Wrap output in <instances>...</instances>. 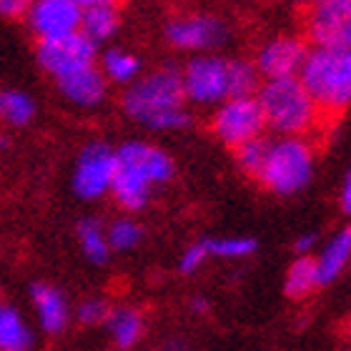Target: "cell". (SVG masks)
<instances>
[{"mask_svg": "<svg viewBox=\"0 0 351 351\" xmlns=\"http://www.w3.org/2000/svg\"><path fill=\"white\" fill-rule=\"evenodd\" d=\"M208 258H211V256H208L206 241L191 243V246H186V249H183L181 258H178V271H181V274H196V271L201 269Z\"/></svg>", "mask_w": 351, "mask_h": 351, "instance_id": "cell-29", "label": "cell"}, {"mask_svg": "<svg viewBox=\"0 0 351 351\" xmlns=\"http://www.w3.org/2000/svg\"><path fill=\"white\" fill-rule=\"evenodd\" d=\"M121 108L131 121L151 131H178L191 123L189 103L183 95L181 71L173 66L141 75L123 90Z\"/></svg>", "mask_w": 351, "mask_h": 351, "instance_id": "cell-1", "label": "cell"}, {"mask_svg": "<svg viewBox=\"0 0 351 351\" xmlns=\"http://www.w3.org/2000/svg\"><path fill=\"white\" fill-rule=\"evenodd\" d=\"M308 56L306 40L299 36H278L271 38L269 43H263L256 53V66L258 75L266 81L274 78H293L301 73V66Z\"/></svg>", "mask_w": 351, "mask_h": 351, "instance_id": "cell-13", "label": "cell"}, {"mask_svg": "<svg viewBox=\"0 0 351 351\" xmlns=\"http://www.w3.org/2000/svg\"><path fill=\"white\" fill-rule=\"evenodd\" d=\"M314 261L316 271H319V284L326 286L337 281L351 261V226L339 228L337 234L324 243V249L319 251V256H314Z\"/></svg>", "mask_w": 351, "mask_h": 351, "instance_id": "cell-16", "label": "cell"}, {"mask_svg": "<svg viewBox=\"0 0 351 351\" xmlns=\"http://www.w3.org/2000/svg\"><path fill=\"white\" fill-rule=\"evenodd\" d=\"M108 314H110V304L106 299H98V296L81 301L78 308H75V319L83 326H101V324H106Z\"/></svg>", "mask_w": 351, "mask_h": 351, "instance_id": "cell-28", "label": "cell"}, {"mask_svg": "<svg viewBox=\"0 0 351 351\" xmlns=\"http://www.w3.org/2000/svg\"><path fill=\"white\" fill-rule=\"evenodd\" d=\"M341 211L344 213H349L351 216V171L346 173V178H344V186H341Z\"/></svg>", "mask_w": 351, "mask_h": 351, "instance_id": "cell-32", "label": "cell"}, {"mask_svg": "<svg viewBox=\"0 0 351 351\" xmlns=\"http://www.w3.org/2000/svg\"><path fill=\"white\" fill-rule=\"evenodd\" d=\"M258 71L251 60H228V98H251L258 90Z\"/></svg>", "mask_w": 351, "mask_h": 351, "instance_id": "cell-23", "label": "cell"}, {"mask_svg": "<svg viewBox=\"0 0 351 351\" xmlns=\"http://www.w3.org/2000/svg\"><path fill=\"white\" fill-rule=\"evenodd\" d=\"M36 116V103L28 93L23 90H3L0 93V118L8 125H28Z\"/></svg>", "mask_w": 351, "mask_h": 351, "instance_id": "cell-24", "label": "cell"}, {"mask_svg": "<svg viewBox=\"0 0 351 351\" xmlns=\"http://www.w3.org/2000/svg\"><path fill=\"white\" fill-rule=\"evenodd\" d=\"M191 308L198 311V314H204V311H208V301H206L204 296H196V299L191 301Z\"/></svg>", "mask_w": 351, "mask_h": 351, "instance_id": "cell-34", "label": "cell"}, {"mask_svg": "<svg viewBox=\"0 0 351 351\" xmlns=\"http://www.w3.org/2000/svg\"><path fill=\"white\" fill-rule=\"evenodd\" d=\"M116 176L110 196L123 211L138 213L151 204L154 189L166 186L176 173V163L163 148L131 141L116 148Z\"/></svg>", "mask_w": 351, "mask_h": 351, "instance_id": "cell-2", "label": "cell"}, {"mask_svg": "<svg viewBox=\"0 0 351 351\" xmlns=\"http://www.w3.org/2000/svg\"><path fill=\"white\" fill-rule=\"evenodd\" d=\"M186 103L216 108L228 98V60L219 56H196L181 71Z\"/></svg>", "mask_w": 351, "mask_h": 351, "instance_id": "cell-7", "label": "cell"}, {"mask_svg": "<svg viewBox=\"0 0 351 351\" xmlns=\"http://www.w3.org/2000/svg\"><path fill=\"white\" fill-rule=\"evenodd\" d=\"M30 301H33V308H36V319L38 326L45 331V334H60V331L68 329L71 324V304H68L66 293L56 289L51 284H33L30 286Z\"/></svg>", "mask_w": 351, "mask_h": 351, "instance_id": "cell-14", "label": "cell"}, {"mask_svg": "<svg viewBox=\"0 0 351 351\" xmlns=\"http://www.w3.org/2000/svg\"><path fill=\"white\" fill-rule=\"evenodd\" d=\"M314 176V146L306 138H278L269 143V154L258 181L276 196H291Z\"/></svg>", "mask_w": 351, "mask_h": 351, "instance_id": "cell-5", "label": "cell"}, {"mask_svg": "<svg viewBox=\"0 0 351 351\" xmlns=\"http://www.w3.org/2000/svg\"><path fill=\"white\" fill-rule=\"evenodd\" d=\"M208 256L216 258H246L256 251V239L251 236H221V239H204Z\"/></svg>", "mask_w": 351, "mask_h": 351, "instance_id": "cell-25", "label": "cell"}, {"mask_svg": "<svg viewBox=\"0 0 351 351\" xmlns=\"http://www.w3.org/2000/svg\"><path fill=\"white\" fill-rule=\"evenodd\" d=\"M299 81L319 116H339L351 106V48H314L301 66Z\"/></svg>", "mask_w": 351, "mask_h": 351, "instance_id": "cell-4", "label": "cell"}, {"mask_svg": "<svg viewBox=\"0 0 351 351\" xmlns=\"http://www.w3.org/2000/svg\"><path fill=\"white\" fill-rule=\"evenodd\" d=\"M58 90L68 103H73L78 108H95L108 93V81L101 73V68L90 66L66 78H58Z\"/></svg>", "mask_w": 351, "mask_h": 351, "instance_id": "cell-15", "label": "cell"}, {"mask_svg": "<svg viewBox=\"0 0 351 351\" xmlns=\"http://www.w3.org/2000/svg\"><path fill=\"white\" fill-rule=\"evenodd\" d=\"M319 271H316L314 256H296L286 271L284 291L289 299H304L308 293L319 289Z\"/></svg>", "mask_w": 351, "mask_h": 351, "instance_id": "cell-20", "label": "cell"}, {"mask_svg": "<svg viewBox=\"0 0 351 351\" xmlns=\"http://www.w3.org/2000/svg\"><path fill=\"white\" fill-rule=\"evenodd\" d=\"M36 334L28 319L13 306L0 301V351H33Z\"/></svg>", "mask_w": 351, "mask_h": 351, "instance_id": "cell-18", "label": "cell"}, {"mask_svg": "<svg viewBox=\"0 0 351 351\" xmlns=\"http://www.w3.org/2000/svg\"><path fill=\"white\" fill-rule=\"evenodd\" d=\"M316 241H319V236L311 231V234H304L296 239V243H293V251L299 254V256H311V251L316 249Z\"/></svg>", "mask_w": 351, "mask_h": 351, "instance_id": "cell-31", "label": "cell"}, {"mask_svg": "<svg viewBox=\"0 0 351 351\" xmlns=\"http://www.w3.org/2000/svg\"><path fill=\"white\" fill-rule=\"evenodd\" d=\"M116 151L106 143H88L78 154L73 169V191L83 201H98L110 193V183L116 176Z\"/></svg>", "mask_w": 351, "mask_h": 351, "instance_id": "cell-9", "label": "cell"}, {"mask_svg": "<svg viewBox=\"0 0 351 351\" xmlns=\"http://www.w3.org/2000/svg\"><path fill=\"white\" fill-rule=\"evenodd\" d=\"M293 3H299V5H316V3H319V0H293Z\"/></svg>", "mask_w": 351, "mask_h": 351, "instance_id": "cell-36", "label": "cell"}, {"mask_svg": "<svg viewBox=\"0 0 351 351\" xmlns=\"http://www.w3.org/2000/svg\"><path fill=\"white\" fill-rule=\"evenodd\" d=\"M95 48L98 45L90 43L78 30V33H71V36L40 40L36 56L45 73L58 81V78H66L71 73H78L83 68L95 66Z\"/></svg>", "mask_w": 351, "mask_h": 351, "instance_id": "cell-10", "label": "cell"}, {"mask_svg": "<svg viewBox=\"0 0 351 351\" xmlns=\"http://www.w3.org/2000/svg\"><path fill=\"white\" fill-rule=\"evenodd\" d=\"M101 73L106 75L108 83H123L131 86L141 73V58L136 53L123 51V48H110L103 53L101 58Z\"/></svg>", "mask_w": 351, "mask_h": 351, "instance_id": "cell-21", "label": "cell"}, {"mask_svg": "<svg viewBox=\"0 0 351 351\" xmlns=\"http://www.w3.org/2000/svg\"><path fill=\"white\" fill-rule=\"evenodd\" d=\"M83 10L71 0H30L25 10V23L30 33L40 40H53L81 30Z\"/></svg>", "mask_w": 351, "mask_h": 351, "instance_id": "cell-12", "label": "cell"}, {"mask_svg": "<svg viewBox=\"0 0 351 351\" xmlns=\"http://www.w3.org/2000/svg\"><path fill=\"white\" fill-rule=\"evenodd\" d=\"M110 251H133L143 241V226L133 219H116L110 226H106Z\"/></svg>", "mask_w": 351, "mask_h": 351, "instance_id": "cell-26", "label": "cell"}, {"mask_svg": "<svg viewBox=\"0 0 351 351\" xmlns=\"http://www.w3.org/2000/svg\"><path fill=\"white\" fill-rule=\"evenodd\" d=\"M73 5H78L81 10H88V8H98V5H116V0H71Z\"/></svg>", "mask_w": 351, "mask_h": 351, "instance_id": "cell-33", "label": "cell"}, {"mask_svg": "<svg viewBox=\"0 0 351 351\" xmlns=\"http://www.w3.org/2000/svg\"><path fill=\"white\" fill-rule=\"evenodd\" d=\"M103 326H106L116 349L128 351L143 339L146 319L136 306H110V314Z\"/></svg>", "mask_w": 351, "mask_h": 351, "instance_id": "cell-17", "label": "cell"}, {"mask_svg": "<svg viewBox=\"0 0 351 351\" xmlns=\"http://www.w3.org/2000/svg\"><path fill=\"white\" fill-rule=\"evenodd\" d=\"M166 351H186V344H183L181 339H171L169 344H166Z\"/></svg>", "mask_w": 351, "mask_h": 351, "instance_id": "cell-35", "label": "cell"}, {"mask_svg": "<svg viewBox=\"0 0 351 351\" xmlns=\"http://www.w3.org/2000/svg\"><path fill=\"white\" fill-rule=\"evenodd\" d=\"M211 133L228 148H239L246 141L261 138L263 116L256 98H226L211 113Z\"/></svg>", "mask_w": 351, "mask_h": 351, "instance_id": "cell-6", "label": "cell"}, {"mask_svg": "<svg viewBox=\"0 0 351 351\" xmlns=\"http://www.w3.org/2000/svg\"><path fill=\"white\" fill-rule=\"evenodd\" d=\"M30 0H0V18H25V10H28Z\"/></svg>", "mask_w": 351, "mask_h": 351, "instance_id": "cell-30", "label": "cell"}, {"mask_svg": "<svg viewBox=\"0 0 351 351\" xmlns=\"http://www.w3.org/2000/svg\"><path fill=\"white\" fill-rule=\"evenodd\" d=\"M254 98L261 108L266 128L278 133L281 138H304L322 118L299 75L263 81Z\"/></svg>", "mask_w": 351, "mask_h": 351, "instance_id": "cell-3", "label": "cell"}, {"mask_svg": "<svg viewBox=\"0 0 351 351\" xmlns=\"http://www.w3.org/2000/svg\"><path fill=\"white\" fill-rule=\"evenodd\" d=\"M266 154H269V141L263 138L246 141L239 148H234L236 166L246 176H251V178H258V173L263 169V161H266Z\"/></svg>", "mask_w": 351, "mask_h": 351, "instance_id": "cell-27", "label": "cell"}, {"mask_svg": "<svg viewBox=\"0 0 351 351\" xmlns=\"http://www.w3.org/2000/svg\"><path fill=\"white\" fill-rule=\"evenodd\" d=\"M166 43L176 51H211L226 43L228 28L226 23L208 13H189V15H176L166 23L163 28Z\"/></svg>", "mask_w": 351, "mask_h": 351, "instance_id": "cell-8", "label": "cell"}, {"mask_svg": "<svg viewBox=\"0 0 351 351\" xmlns=\"http://www.w3.org/2000/svg\"><path fill=\"white\" fill-rule=\"evenodd\" d=\"M78 243H81L83 256L90 263L101 266V263L108 261L110 256V243L108 236H106V226H103L98 219H83L78 223Z\"/></svg>", "mask_w": 351, "mask_h": 351, "instance_id": "cell-22", "label": "cell"}, {"mask_svg": "<svg viewBox=\"0 0 351 351\" xmlns=\"http://www.w3.org/2000/svg\"><path fill=\"white\" fill-rule=\"evenodd\" d=\"M314 48H351V0H319L306 13Z\"/></svg>", "mask_w": 351, "mask_h": 351, "instance_id": "cell-11", "label": "cell"}, {"mask_svg": "<svg viewBox=\"0 0 351 351\" xmlns=\"http://www.w3.org/2000/svg\"><path fill=\"white\" fill-rule=\"evenodd\" d=\"M118 25H121V15L116 5H98L88 8L81 15V33L93 45H101L116 36Z\"/></svg>", "mask_w": 351, "mask_h": 351, "instance_id": "cell-19", "label": "cell"}]
</instances>
